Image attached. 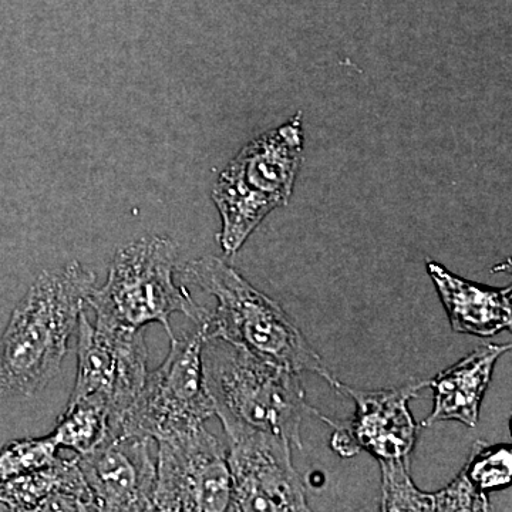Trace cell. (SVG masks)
<instances>
[{
	"label": "cell",
	"instance_id": "1",
	"mask_svg": "<svg viewBox=\"0 0 512 512\" xmlns=\"http://www.w3.org/2000/svg\"><path fill=\"white\" fill-rule=\"evenodd\" d=\"M94 288L77 261L37 276L0 336V399L33 396L59 373Z\"/></svg>",
	"mask_w": 512,
	"mask_h": 512
},
{
	"label": "cell",
	"instance_id": "2",
	"mask_svg": "<svg viewBox=\"0 0 512 512\" xmlns=\"http://www.w3.org/2000/svg\"><path fill=\"white\" fill-rule=\"evenodd\" d=\"M188 282L210 293L218 306L205 336H215L295 373H315L338 389L339 380L323 363L284 309L214 256L194 259L181 268Z\"/></svg>",
	"mask_w": 512,
	"mask_h": 512
},
{
	"label": "cell",
	"instance_id": "3",
	"mask_svg": "<svg viewBox=\"0 0 512 512\" xmlns=\"http://www.w3.org/2000/svg\"><path fill=\"white\" fill-rule=\"evenodd\" d=\"M202 370L222 424L278 434L301 450L303 416L313 409L306 403L299 373L215 336H205Z\"/></svg>",
	"mask_w": 512,
	"mask_h": 512
},
{
	"label": "cell",
	"instance_id": "4",
	"mask_svg": "<svg viewBox=\"0 0 512 512\" xmlns=\"http://www.w3.org/2000/svg\"><path fill=\"white\" fill-rule=\"evenodd\" d=\"M303 154L302 114L242 147L212 190L221 215L220 244L237 254L249 235L276 208L291 200Z\"/></svg>",
	"mask_w": 512,
	"mask_h": 512
},
{
	"label": "cell",
	"instance_id": "5",
	"mask_svg": "<svg viewBox=\"0 0 512 512\" xmlns=\"http://www.w3.org/2000/svg\"><path fill=\"white\" fill-rule=\"evenodd\" d=\"M177 245L167 237H146L124 245L114 255L109 278L94 288L87 305L96 318L130 329L160 323L170 338V318L183 313L207 325L211 313L198 305L183 286L174 284Z\"/></svg>",
	"mask_w": 512,
	"mask_h": 512
},
{
	"label": "cell",
	"instance_id": "6",
	"mask_svg": "<svg viewBox=\"0 0 512 512\" xmlns=\"http://www.w3.org/2000/svg\"><path fill=\"white\" fill-rule=\"evenodd\" d=\"M205 333L207 328L200 325L181 338H170L167 359L147 376L121 421V431L158 441L204 426L215 416L202 370Z\"/></svg>",
	"mask_w": 512,
	"mask_h": 512
},
{
	"label": "cell",
	"instance_id": "7",
	"mask_svg": "<svg viewBox=\"0 0 512 512\" xmlns=\"http://www.w3.org/2000/svg\"><path fill=\"white\" fill-rule=\"evenodd\" d=\"M79 363L69 403L86 402L106 410L120 430L127 410L148 376L143 329H130L80 313Z\"/></svg>",
	"mask_w": 512,
	"mask_h": 512
},
{
	"label": "cell",
	"instance_id": "8",
	"mask_svg": "<svg viewBox=\"0 0 512 512\" xmlns=\"http://www.w3.org/2000/svg\"><path fill=\"white\" fill-rule=\"evenodd\" d=\"M231 476L228 511H309L305 485L292 466L285 437L239 424H222Z\"/></svg>",
	"mask_w": 512,
	"mask_h": 512
},
{
	"label": "cell",
	"instance_id": "9",
	"mask_svg": "<svg viewBox=\"0 0 512 512\" xmlns=\"http://www.w3.org/2000/svg\"><path fill=\"white\" fill-rule=\"evenodd\" d=\"M158 443L154 511H228L227 451L204 426Z\"/></svg>",
	"mask_w": 512,
	"mask_h": 512
},
{
	"label": "cell",
	"instance_id": "10",
	"mask_svg": "<svg viewBox=\"0 0 512 512\" xmlns=\"http://www.w3.org/2000/svg\"><path fill=\"white\" fill-rule=\"evenodd\" d=\"M427 386L429 380L399 389L357 390L340 383L339 392L352 397L356 412L345 423L319 414L320 419L335 427L330 441L333 450L342 457H353L365 450L377 461H409L419 433L409 403Z\"/></svg>",
	"mask_w": 512,
	"mask_h": 512
},
{
	"label": "cell",
	"instance_id": "11",
	"mask_svg": "<svg viewBox=\"0 0 512 512\" xmlns=\"http://www.w3.org/2000/svg\"><path fill=\"white\" fill-rule=\"evenodd\" d=\"M151 439L113 434L89 453L76 456L97 511H154L157 464Z\"/></svg>",
	"mask_w": 512,
	"mask_h": 512
},
{
	"label": "cell",
	"instance_id": "12",
	"mask_svg": "<svg viewBox=\"0 0 512 512\" xmlns=\"http://www.w3.org/2000/svg\"><path fill=\"white\" fill-rule=\"evenodd\" d=\"M454 332L491 338L512 328L511 286L488 288L447 271L439 262H427Z\"/></svg>",
	"mask_w": 512,
	"mask_h": 512
},
{
	"label": "cell",
	"instance_id": "13",
	"mask_svg": "<svg viewBox=\"0 0 512 512\" xmlns=\"http://www.w3.org/2000/svg\"><path fill=\"white\" fill-rule=\"evenodd\" d=\"M0 504L10 511H97L76 457L3 481Z\"/></svg>",
	"mask_w": 512,
	"mask_h": 512
},
{
	"label": "cell",
	"instance_id": "14",
	"mask_svg": "<svg viewBox=\"0 0 512 512\" xmlns=\"http://www.w3.org/2000/svg\"><path fill=\"white\" fill-rule=\"evenodd\" d=\"M511 345H484L429 380L434 393L433 412L423 421L424 427L440 421H460L476 427L484 394L493 377L494 366Z\"/></svg>",
	"mask_w": 512,
	"mask_h": 512
},
{
	"label": "cell",
	"instance_id": "15",
	"mask_svg": "<svg viewBox=\"0 0 512 512\" xmlns=\"http://www.w3.org/2000/svg\"><path fill=\"white\" fill-rule=\"evenodd\" d=\"M119 431L106 410L96 404L76 402L67 404L52 436L57 446L82 456Z\"/></svg>",
	"mask_w": 512,
	"mask_h": 512
},
{
	"label": "cell",
	"instance_id": "16",
	"mask_svg": "<svg viewBox=\"0 0 512 512\" xmlns=\"http://www.w3.org/2000/svg\"><path fill=\"white\" fill-rule=\"evenodd\" d=\"M463 474L481 493L510 487L512 478V451L507 444H488L478 440L474 444Z\"/></svg>",
	"mask_w": 512,
	"mask_h": 512
},
{
	"label": "cell",
	"instance_id": "17",
	"mask_svg": "<svg viewBox=\"0 0 512 512\" xmlns=\"http://www.w3.org/2000/svg\"><path fill=\"white\" fill-rule=\"evenodd\" d=\"M382 468V510L433 512L434 495L423 493L410 477V461H379Z\"/></svg>",
	"mask_w": 512,
	"mask_h": 512
},
{
	"label": "cell",
	"instance_id": "18",
	"mask_svg": "<svg viewBox=\"0 0 512 512\" xmlns=\"http://www.w3.org/2000/svg\"><path fill=\"white\" fill-rule=\"evenodd\" d=\"M59 446L52 434L40 439L10 441L0 450V483L49 466L57 458Z\"/></svg>",
	"mask_w": 512,
	"mask_h": 512
},
{
	"label": "cell",
	"instance_id": "19",
	"mask_svg": "<svg viewBox=\"0 0 512 512\" xmlns=\"http://www.w3.org/2000/svg\"><path fill=\"white\" fill-rule=\"evenodd\" d=\"M434 511H491L488 495L478 491L463 471L446 488L434 493Z\"/></svg>",
	"mask_w": 512,
	"mask_h": 512
}]
</instances>
